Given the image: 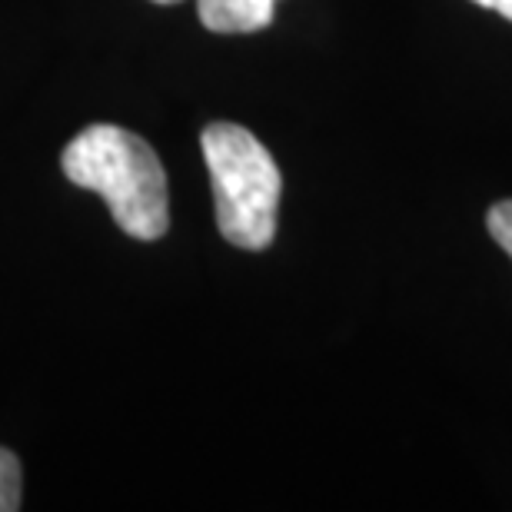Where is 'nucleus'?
I'll return each instance as SVG.
<instances>
[{"instance_id": "423d86ee", "label": "nucleus", "mask_w": 512, "mask_h": 512, "mask_svg": "<svg viewBox=\"0 0 512 512\" xmlns=\"http://www.w3.org/2000/svg\"><path fill=\"white\" fill-rule=\"evenodd\" d=\"M473 4L486 7V10H496V14H503L506 20H512V0H473Z\"/></svg>"}, {"instance_id": "f03ea898", "label": "nucleus", "mask_w": 512, "mask_h": 512, "mask_svg": "<svg viewBox=\"0 0 512 512\" xmlns=\"http://www.w3.org/2000/svg\"><path fill=\"white\" fill-rule=\"evenodd\" d=\"M207 160L217 227L233 247L260 253L276 237L283 177L270 150L247 127L210 124L200 137Z\"/></svg>"}, {"instance_id": "0eeeda50", "label": "nucleus", "mask_w": 512, "mask_h": 512, "mask_svg": "<svg viewBox=\"0 0 512 512\" xmlns=\"http://www.w3.org/2000/svg\"><path fill=\"white\" fill-rule=\"evenodd\" d=\"M153 4H180V0H153Z\"/></svg>"}, {"instance_id": "f257e3e1", "label": "nucleus", "mask_w": 512, "mask_h": 512, "mask_svg": "<svg viewBox=\"0 0 512 512\" xmlns=\"http://www.w3.org/2000/svg\"><path fill=\"white\" fill-rule=\"evenodd\" d=\"M67 180L107 200L117 227L137 240H160L170 227L167 173L137 133L114 124L80 130L60 157Z\"/></svg>"}, {"instance_id": "20e7f679", "label": "nucleus", "mask_w": 512, "mask_h": 512, "mask_svg": "<svg viewBox=\"0 0 512 512\" xmlns=\"http://www.w3.org/2000/svg\"><path fill=\"white\" fill-rule=\"evenodd\" d=\"M20 509V459L0 446V512Z\"/></svg>"}, {"instance_id": "7ed1b4c3", "label": "nucleus", "mask_w": 512, "mask_h": 512, "mask_svg": "<svg viewBox=\"0 0 512 512\" xmlns=\"http://www.w3.org/2000/svg\"><path fill=\"white\" fill-rule=\"evenodd\" d=\"M276 0H197L203 27L213 34H253L270 27Z\"/></svg>"}, {"instance_id": "39448f33", "label": "nucleus", "mask_w": 512, "mask_h": 512, "mask_svg": "<svg viewBox=\"0 0 512 512\" xmlns=\"http://www.w3.org/2000/svg\"><path fill=\"white\" fill-rule=\"evenodd\" d=\"M486 227H489V233H493V240L506 250V256L512 260V200H499L489 207Z\"/></svg>"}]
</instances>
